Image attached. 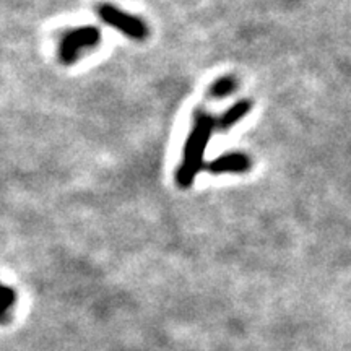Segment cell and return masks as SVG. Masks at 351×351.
Returning a JSON list of instances; mask_svg holds the SVG:
<instances>
[{
    "label": "cell",
    "mask_w": 351,
    "mask_h": 351,
    "mask_svg": "<svg viewBox=\"0 0 351 351\" xmlns=\"http://www.w3.org/2000/svg\"><path fill=\"white\" fill-rule=\"evenodd\" d=\"M215 125H217V122L210 114L197 112L194 125H192L191 134L186 140V147H184L182 163L176 173V182L179 187H191L197 174L200 173L202 166H204L205 148H207L208 140L212 137Z\"/></svg>",
    "instance_id": "6da1fadb"
},
{
    "label": "cell",
    "mask_w": 351,
    "mask_h": 351,
    "mask_svg": "<svg viewBox=\"0 0 351 351\" xmlns=\"http://www.w3.org/2000/svg\"><path fill=\"white\" fill-rule=\"evenodd\" d=\"M98 15L104 23L121 32L122 34H125V36H129L130 39H134V41H145L148 34H150V29H148L147 23L142 19L122 12L121 8L109 5V3L99 5Z\"/></svg>",
    "instance_id": "7a4b0ae2"
},
{
    "label": "cell",
    "mask_w": 351,
    "mask_h": 351,
    "mask_svg": "<svg viewBox=\"0 0 351 351\" xmlns=\"http://www.w3.org/2000/svg\"><path fill=\"white\" fill-rule=\"evenodd\" d=\"M101 41V33L95 26H83L65 34L59 46V59L62 64L75 62L83 49H93Z\"/></svg>",
    "instance_id": "3957f363"
},
{
    "label": "cell",
    "mask_w": 351,
    "mask_h": 351,
    "mask_svg": "<svg viewBox=\"0 0 351 351\" xmlns=\"http://www.w3.org/2000/svg\"><path fill=\"white\" fill-rule=\"evenodd\" d=\"M251 166V160L244 153H226L215 158L205 168L212 174H243L247 173Z\"/></svg>",
    "instance_id": "277c9868"
},
{
    "label": "cell",
    "mask_w": 351,
    "mask_h": 351,
    "mask_svg": "<svg viewBox=\"0 0 351 351\" xmlns=\"http://www.w3.org/2000/svg\"><path fill=\"white\" fill-rule=\"evenodd\" d=\"M252 109V101L251 99H241L234 106H231L228 111L219 117L218 121V127L221 130H228L231 129L232 125L238 124V122L243 119V117Z\"/></svg>",
    "instance_id": "5b68a950"
},
{
    "label": "cell",
    "mask_w": 351,
    "mask_h": 351,
    "mask_svg": "<svg viewBox=\"0 0 351 351\" xmlns=\"http://www.w3.org/2000/svg\"><path fill=\"white\" fill-rule=\"evenodd\" d=\"M236 88H238V82H236L234 77L228 75V77L218 78V80L212 85V88H210V96L215 99L226 98V96L234 93Z\"/></svg>",
    "instance_id": "8992f818"
},
{
    "label": "cell",
    "mask_w": 351,
    "mask_h": 351,
    "mask_svg": "<svg viewBox=\"0 0 351 351\" xmlns=\"http://www.w3.org/2000/svg\"><path fill=\"white\" fill-rule=\"evenodd\" d=\"M16 295L12 288L5 287V285H0V320L5 319L8 311L12 309V306L15 304Z\"/></svg>",
    "instance_id": "52a82bcc"
}]
</instances>
